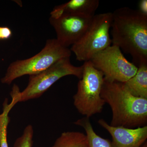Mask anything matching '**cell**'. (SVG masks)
<instances>
[{"label":"cell","instance_id":"cell-1","mask_svg":"<svg viewBox=\"0 0 147 147\" xmlns=\"http://www.w3.org/2000/svg\"><path fill=\"white\" fill-rule=\"evenodd\" d=\"M112 13L113 45L131 55L134 65L147 63V16L128 7Z\"/></svg>","mask_w":147,"mask_h":147},{"label":"cell","instance_id":"cell-2","mask_svg":"<svg viewBox=\"0 0 147 147\" xmlns=\"http://www.w3.org/2000/svg\"><path fill=\"white\" fill-rule=\"evenodd\" d=\"M101 97L112 112L111 126L129 128L145 126L147 122V99L135 97L123 83L104 79Z\"/></svg>","mask_w":147,"mask_h":147},{"label":"cell","instance_id":"cell-3","mask_svg":"<svg viewBox=\"0 0 147 147\" xmlns=\"http://www.w3.org/2000/svg\"><path fill=\"white\" fill-rule=\"evenodd\" d=\"M83 66H75L71 63L70 57L63 58L44 71L30 76L28 86L20 92L18 87L13 85L11 95L15 104L40 97L49 88L61 78L73 75L82 78Z\"/></svg>","mask_w":147,"mask_h":147},{"label":"cell","instance_id":"cell-4","mask_svg":"<svg viewBox=\"0 0 147 147\" xmlns=\"http://www.w3.org/2000/svg\"><path fill=\"white\" fill-rule=\"evenodd\" d=\"M71 51L61 45L57 39H49L39 53L26 59L17 60L9 66L1 79L3 84L9 85L24 75H35L42 72L63 58L70 57Z\"/></svg>","mask_w":147,"mask_h":147},{"label":"cell","instance_id":"cell-5","mask_svg":"<svg viewBox=\"0 0 147 147\" xmlns=\"http://www.w3.org/2000/svg\"><path fill=\"white\" fill-rule=\"evenodd\" d=\"M82 78L73 96L74 105L79 113L90 118L102 112L105 102L101 98L104 76L90 61L84 62Z\"/></svg>","mask_w":147,"mask_h":147},{"label":"cell","instance_id":"cell-6","mask_svg":"<svg viewBox=\"0 0 147 147\" xmlns=\"http://www.w3.org/2000/svg\"><path fill=\"white\" fill-rule=\"evenodd\" d=\"M112 21V12L95 14L83 36L71 46L70 50L74 53L76 60L88 61L111 45L110 31Z\"/></svg>","mask_w":147,"mask_h":147},{"label":"cell","instance_id":"cell-7","mask_svg":"<svg viewBox=\"0 0 147 147\" xmlns=\"http://www.w3.org/2000/svg\"><path fill=\"white\" fill-rule=\"evenodd\" d=\"M109 82L124 83L136 74L138 67L124 56L118 46L110 45L90 60Z\"/></svg>","mask_w":147,"mask_h":147},{"label":"cell","instance_id":"cell-8","mask_svg":"<svg viewBox=\"0 0 147 147\" xmlns=\"http://www.w3.org/2000/svg\"><path fill=\"white\" fill-rule=\"evenodd\" d=\"M93 17L63 14L57 18L50 17V22L56 32V39L61 45L68 48L83 36Z\"/></svg>","mask_w":147,"mask_h":147},{"label":"cell","instance_id":"cell-9","mask_svg":"<svg viewBox=\"0 0 147 147\" xmlns=\"http://www.w3.org/2000/svg\"><path fill=\"white\" fill-rule=\"evenodd\" d=\"M98 123L111 135L113 147H141L146 142V125L135 128L113 126L103 119Z\"/></svg>","mask_w":147,"mask_h":147},{"label":"cell","instance_id":"cell-10","mask_svg":"<svg viewBox=\"0 0 147 147\" xmlns=\"http://www.w3.org/2000/svg\"><path fill=\"white\" fill-rule=\"evenodd\" d=\"M99 5L98 0H71L55 7L50 13V17L57 18L63 14L92 17L94 16Z\"/></svg>","mask_w":147,"mask_h":147},{"label":"cell","instance_id":"cell-11","mask_svg":"<svg viewBox=\"0 0 147 147\" xmlns=\"http://www.w3.org/2000/svg\"><path fill=\"white\" fill-rule=\"evenodd\" d=\"M137 67L136 74L123 84L132 95L147 99V63L141 64Z\"/></svg>","mask_w":147,"mask_h":147},{"label":"cell","instance_id":"cell-12","mask_svg":"<svg viewBox=\"0 0 147 147\" xmlns=\"http://www.w3.org/2000/svg\"><path fill=\"white\" fill-rule=\"evenodd\" d=\"M52 147H89L86 135L79 131L63 132Z\"/></svg>","mask_w":147,"mask_h":147},{"label":"cell","instance_id":"cell-13","mask_svg":"<svg viewBox=\"0 0 147 147\" xmlns=\"http://www.w3.org/2000/svg\"><path fill=\"white\" fill-rule=\"evenodd\" d=\"M74 123L85 129L88 141L89 147H113L110 140L102 138L95 132L90 118L85 117L76 121Z\"/></svg>","mask_w":147,"mask_h":147},{"label":"cell","instance_id":"cell-14","mask_svg":"<svg viewBox=\"0 0 147 147\" xmlns=\"http://www.w3.org/2000/svg\"><path fill=\"white\" fill-rule=\"evenodd\" d=\"M13 102L6 99L3 104V112L0 114V147H9L7 140V127L10 119L9 113L14 106Z\"/></svg>","mask_w":147,"mask_h":147},{"label":"cell","instance_id":"cell-15","mask_svg":"<svg viewBox=\"0 0 147 147\" xmlns=\"http://www.w3.org/2000/svg\"><path fill=\"white\" fill-rule=\"evenodd\" d=\"M34 129L30 125L26 127L22 135L17 138L13 147H32Z\"/></svg>","mask_w":147,"mask_h":147},{"label":"cell","instance_id":"cell-16","mask_svg":"<svg viewBox=\"0 0 147 147\" xmlns=\"http://www.w3.org/2000/svg\"><path fill=\"white\" fill-rule=\"evenodd\" d=\"M11 30L7 27H0V40L7 39L11 36Z\"/></svg>","mask_w":147,"mask_h":147},{"label":"cell","instance_id":"cell-17","mask_svg":"<svg viewBox=\"0 0 147 147\" xmlns=\"http://www.w3.org/2000/svg\"><path fill=\"white\" fill-rule=\"evenodd\" d=\"M138 10L144 15L147 16V1L141 0L139 3Z\"/></svg>","mask_w":147,"mask_h":147},{"label":"cell","instance_id":"cell-18","mask_svg":"<svg viewBox=\"0 0 147 147\" xmlns=\"http://www.w3.org/2000/svg\"><path fill=\"white\" fill-rule=\"evenodd\" d=\"M141 147H147V142H145L144 144H143V146Z\"/></svg>","mask_w":147,"mask_h":147}]
</instances>
